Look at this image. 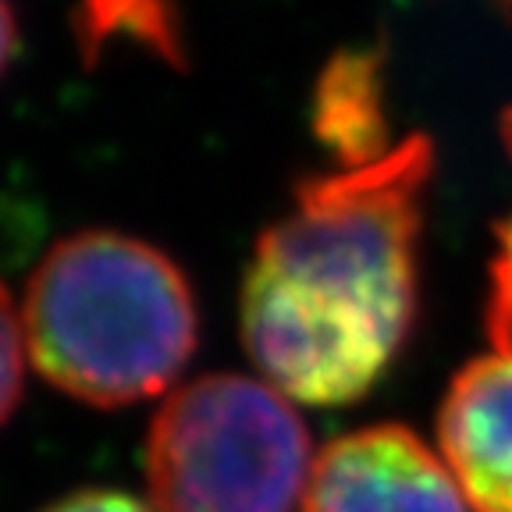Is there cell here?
I'll return each instance as SVG.
<instances>
[{"mask_svg":"<svg viewBox=\"0 0 512 512\" xmlns=\"http://www.w3.org/2000/svg\"><path fill=\"white\" fill-rule=\"evenodd\" d=\"M434 143L299 185L256 242L242 342L285 399L345 406L374 388L416 317V253Z\"/></svg>","mask_w":512,"mask_h":512,"instance_id":"cell-1","label":"cell"},{"mask_svg":"<svg viewBox=\"0 0 512 512\" xmlns=\"http://www.w3.org/2000/svg\"><path fill=\"white\" fill-rule=\"evenodd\" d=\"M502 143L512 157V107L502 114ZM495 256H491L488 267V317H484V328L495 345V352L512 356V210L505 214V221H498L495 228Z\"/></svg>","mask_w":512,"mask_h":512,"instance_id":"cell-7","label":"cell"},{"mask_svg":"<svg viewBox=\"0 0 512 512\" xmlns=\"http://www.w3.org/2000/svg\"><path fill=\"white\" fill-rule=\"evenodd\" d=\"M25 384V324L15 310V299L0 285V427L22 402Z\"/></svg>","mask_w":512,"mask_h":512,"instance_id":"cell-8","label":"cell"},{"mask_svg":"<svg viewBox=\"0 0 512 512\" xmlns=\"http://www.w3.org/2000/svg\"><path fill=\"white\" fill-rule=\"evenodd\" d=\"M43 512H157V509L139 502V498L125 495V491L82 488V491H72V495L57 498V502L47 505Z\"/></svg>","mask_w":512,"mask_h":512,"instance_id":"cell-9","label":"cell"},{"mask_svg":"<svg viewBox=\"0 0 512 512\" xmlns=\"http://www.w3.org/2000/svg\"><path fill=\"white\" fill-rule=\"evenodd\" d=\"M22 324L36 370L64 395L104 409L168 392L200 338L178 264L121 232L57 242L29 278Z\"/></svg>","mask_w":512,"mask_h":512,"instance_id":"cell-2","label":"cell"},{"mask_svg":"<svg viewBox=\"0 0 512 512\" xmlns=\"http://www.w3.org/2000/svg\"><path fill=\"white\" fill-rule=\"evenodd\" d=\"M313 459L292 402L242 374L171 392L146 434V484L160 512H296Z\"/></svg>","mask_w":512,"mask_h":512,"instance_id":"cell-3","label":"cell"},{"mask_svg":"<svg viewBox=\"0 0 512 512\" xmlns=\"http://www.w3.org/2000/svg\"><path fill=\"white\" fill-rule=\"evenodd\" d=\"M438 445L473 512H512V356L491 352L452 377Z\"/></svg>","mask_w":512,"mask_h":512,"instance_id":"cell-5","label":"cell"},{"mask_svg":"<svg viewBox=\"0 0 512 512\" xmlns=\"http://www.w3.org/2000/svg\"><path fill=\"white\" fill-rule=\"evenodd\" d=\"M495 4H498L502 11H509V15H512V0H495Z\"/></svg>","mask_w":512,"mask_h":512,"instance_id":"cell-11","label":"cell"},{"mask_svg":"<svg viewBox=\"0 0 512 512\" xmlns=\"http://www.w3.org/2000/svg\"><path fill=\"white\" fill-rule=\"evenodd\" d=\"M18 47V22H15V11H11L8 0H0V75L8 72L11 57H15Z\"/></svg>","mask_w":512,"mask_h":512,"instance_id":"cell-10","label":"cell"},{"mask_svg":"<svg viewBox=\"0 0 512 512\" xmlns=\"http://www.w3.org/2000/svg\"><path fill=\"white\" fill-rule=\"evenodd\" d=\"M303 512H470L445 459L402 424H374L324 445Z\"/></svg>","mask_w":512,"mask_h":512,"instance_id":"cell-4","label":"cell"},{"mask_svg":"<svg viewBox=\"0 0 512 512\" xmlns=\"http://www.w3.org/2000/svg\"><path fill=\"white\" fill-rule=\"evenodd\" d=\"M313 128L345 168H363L395 150L388 146L381 57L374 50H345L324 68L313 96Z\"/></svg>","mask_w":512,"mask_h":512,"instance_id":"cell-6","label":"cell"}]
</instances>
